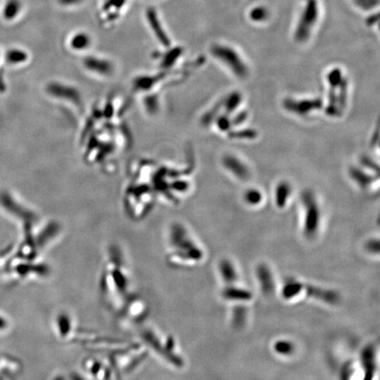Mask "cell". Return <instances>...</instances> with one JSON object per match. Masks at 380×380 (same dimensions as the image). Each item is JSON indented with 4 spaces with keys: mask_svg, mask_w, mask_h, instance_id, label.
<instances>
[{
    "mask_svg": "<svg viewBox=\"0 0 380 380\" xmlns=\"http://www.w3.org/2000/svg\"><path fill=\"white\" fill-rule=\"evenodd\" d=\"M362 166L366 168H369L371 170L375 171L376 173L379 175V166L374 163V161H372L371 159H370L369 157H363L362 158V160H361Z\"/></svg>",
    "mask_w": 380,
    "mask_h": 380,
    "instance_id": "18",
    "label": "cell"
},
{
    "mask_svg": "<svg viewBox=\"0 0 380 380\" xmlns=\"http://www.w3.org/2000/svg\"><path fill=\"white\" fill-rule=\"evenodd\" d=\"M356 5H358L359 7L366 9V8H372L374 6V4L378 3L377 0H354Z\"/></svg>",
    "mask_w": 380,
    "mask_h": 380,
    "instance_id": "20",
    "label": "cell"
},
{
    "mask_svg": "<svg viewBox=\"0 0 380 380\" xmlns=\"http://www.w3.org/2000/svg\"><path fill=\"white\" fill-rule=\"evenodd\" d=\"M320 9L317 0H309L300 15L295 31V38L299 41L308 40L314 27L317 25Z\"/></svg>",
    "mask_w": 380,
    "mask_h": 380,
    "instance_id": "2",
    "label": "cell"
},
{
    "mask_svg": "<svg viewBox=\"0 0 380 380\" xmlns=\"http://www.w3.org/2000/svg\"><path fill=\"white\" fill-rule=\"evenodd\" d=\"M20 11V0H8L3 10V15L6 20H13Z\"/></svg>",
    "mask_w": 380,
    "mask_h": 380,
    "instance_id": "11",
    "label": "cell"
},
{
    "mask_svg": "<svg viewBox=\"0 0 380 380\" xmlns=\"http://www.w3.org/2000/svg\"><path fill=\"white\" fill-rule=\"evenodd\" d=\"M217 125L218 128L220 129L221 131H228L230 130V128L232 127V120L229 119L227 114L225 115H222L217 118Z\"/></svg>",
    "mask_w": 380,
    "mask_h": 380,
    "instance_id": "15",
    "label": "cell"
},
{
    "mask_svg": "<svg viewBox=\"0 0 380 380\" xmlns=\"http://www.w3.org/2000/svg\"><path fill=\"white\" fill-rule=\"evenodd\" d=\"M71 44L73 49L77 50L85 49L90 44V37L85 33H79L72 37Z\"/></svg>",
    "mask_w": 380,
    "mask_h": 380,
    "instance_id": "12",
    "label": "cell"
},
{
    "mask_svg": "<svg viewBox=\"0 0 380 380\" xmlns=\"http://www.w3.org/2000/svg\"><path fill=\"white\" fill-rule=\"evenodd\" d=\"M242 98L240 94H239L237 92H234L233 94H230L229 96H227V98L224 100V107L225 108V114H232L234 112L238 107L240 105L241 103Z\"/></svg>",
    "mask_w": 380,
    "mask_h": 380,
    "instance_id": "10",
    "label": "cell"
},
{
    "mask_svg": "<svg viewBox=\"0 0 380 380\" xmlns=\"http://www.w3.org/2000/svg\"><path fill=\"white\" fill-rule=\"evenodd\" d=\"M231 138L233 139H253L256 138L257 133L254 130H239L236 132L231 133Z\"/></svg>",
    "mask_w": 380,
    "mask_h": 380,
    "instance_id": "16",
    "label": "cell"
},
{
    "mask_svg": "<svg viewBox=\"0 0 380 380\" xmlns=\"http://www.w3.org/2000/svg\"><path fill=\"white\" fill-rule=\"evenodd\" d=\"M223 164L224 167L233 175H235L238 179L245 180L250 177V172L247 166L236 157L230 155L224 157Z\"/></svg>",
    "mask_w": 380,
    "mask_h": 380,
    "instance_id": "5",
    "label": "cell"
},
{
    "mask_svg": "<svg viewBox=\"0 0 380 380\" xmlns=\"http://www.w3.org/2000/svg\"><path fill=\"white\" fill-rule=\"evenodd\" d=\"M246 118H247V112L243 111V112L239 113L237 116L232 120V124L233 125L242 124L244 121H246Z\"/></svg>",
    "mask_w": 380,
    "mask_h": 380,
    "instance_id": "21",
    "label": "cell"
},
{
    "mask_svg": "<svg viewBox=\"0 0 380 380\" xmlns=\"http://www.w3.org/2000/svg\"><path fill=\"white\" fill-rule=\"evenodd\" d=\"M181 52V50H180V49H173L172 50H170L168 53L166 54V59H165V62H164V63L166 64V65H171L172 64V63L175 61V60H176L177 59V58L179 57L180 53Z\"/></svg>",
    "mask_w": 380,
    "mask_h": 380,
    "instance_id": "17",
    "label": "cell"
},
{
    "mask_svg": "<svg viewBox=\"0 0 380 380\" xmlns=\"http://www.w3.org/2000/svg\"><path fill=\"white\" fill-rule=\"evenodd\" d=\"M126 0H107V3L104 5V10L111 9L113 7L120 9L121 6L125 4Z\"/></svg>",
    "mask_w": 380,
    "mask_h": 380,
    "instance_id": "19",
    "label": "cell"
},
{
    "mask_svg": "<svg viewBox=\"0 0 380 380\" xmlns=\"http://www.w3.org/2000/svg\"><path fill=\"white\" fill-rule=\"evenodd\" d=\"M327 82L330 85V87L336 88V86L340 85L342 81V75L340 69H334L327 74Z\"/></svg>",
    "mask_w": 380,
    "mask_h": 380,
    "instance_id": "14",
    "label": "cell"
},
{
    "mask_svg": "<svg viewBox=\"0 0 380 380\" xmlns=\"http://www.w3.org/2000/svg\"><path fill=\"white\" fill-rule=\"evenodd\" d=\"M211 53L215 58L228 68L235 76L240 79L246 78L248 68L237 50L228 45L216 44L211 48Z\"/></svg>",
    "mask_w": 380,
    "mask_h": 380,
    "instance_id": "1",
    "label": "cell"
},
{
    "mask_svg": "<svg viewBox=\"0 0 380 380\" xmlns=\"http://www.w3.org/2000/svg\"><path fill=\"white\" fill-rule=\"evenodd\" d=\"M244 199L247 204L258 205L262 200V195L257 189H248L244 196Z\"/></svg>",
    "mask_w": 380,
    "mask_h": 380,
    "instance_id": "13",
    "label": "cell"
},
{
    "mask_svg": "<svg viewBox=\"0 0 380 380\" xmlns=\"http://www.w3.org/2000/svg\"><path fill=\"white\" fill-rule=\"evenodd\" d=\"M302 202L304 203V233L308 236H313L319 228L320 220V210L318 205L316 198L313 192L305 191L302 195Z\"/></svg>",
    "mask_w": 380,
    "mask_h": 380,
    "instance_id": "3",
    "label": "cell"
},
{
    "mask_svg": "<svg viewBox=\"0 0 380 380\" xmlns=\"http://www.w3.org/2000/svg\"><path fill=\"white\" fill-rule=\"evenodd\" d=\"M283 107L286 108L288 111L294 113L296 115H299L301 117L307 116L311 112L319 110L322 107V101L319 99L314 100H292L287 99L283 101Z\"/></svg>",
    "mask_w": 380,
    "mask_h": 380,
    "instance_id": "4",
    "label": "cell"
},
{
    "mask_svg": "<svg viewBox=\"0 0 380 380\" xmlns=\"http://www.w3.org/2000/svg\"><path fill=\"white\" fill-rule=\"evenodd\" d=\"M291 193V188L290 184L283 181L278 185L276 189V203L279 208H283L286 205Z\"/></svg>",
    "mask_w": 380,
    "mask_h": 380,
    "instance_id": "8",
    "label": "cell"
},
{
    "mask_svg": "<svg viewBox=\"0 0 380 380\" xmlns=\"http://www.w3.org/2000/svg\"><path fill=\"white\" fill-rule=\"evenodd\" d=\"M82 0H59V3L63 5H73L80 3Z\"/></svg>",
    "mask_w": 380,
    "mask_h": 380,
    "instance_id": "22",
    "label": "cell"
},
{
    "mask_svg": "<svg viewBox=\"0 0 380 380\" xmlns=\"http://www.w3.org/2000/svg\"><path fill=\"white\" fill-rule=\"evenodd\" d=\"M85 65L91 70H94L96 72L101 73H107L111 70V64L107 61L101 60V59H94V58H88L85 59Z\"/></svg>",
    "mask_w": 380,
    "mask_h": 380,
    "instance_id": "9",
    "label": "cell"
},
{
    "mask_svg": "<svg viewBox=\"0 0 380 380\" xmlns=\"http://www.w3.org/2000/svg\"><path fill=\"white\" fill-rule=\"evenodd\" d=\"M146 18H147L148 22L150 24V26L152 27V31L154 32V34L164 46H166V47L169 46L170 39L168 38L166 32L163 29L160 20L158 17L156 10L153 9V8H149L146 11Z\"/></svg>",
    "mask_w": 380,
    "mask_h": 380,
    "instance_id": "6",
    "label": "cell"
},
{
    "mask_svg": "<svg viewBox=\"0 0 380 380\" xmlns=\"http://www.w3.org/2000/svg\"><path fill=\"white\" fill-rule=\"evenodd\" d=\"M349 175L361 188H368L373 181V178L371 175L366 174L364 171L359 169L358 167H351L349 170Z\"/></svg>",
    "mask_w": 380,
    "mask_h": 380,
    "instance_id": "7",
    "label": "cell"
}]
</instances>
